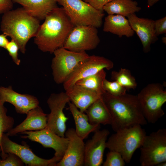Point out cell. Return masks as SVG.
I'll return each instance as SVG.
<instances>
[{"mask_svg":"<svg viewBox=\"0 0 166 166\" xmlns=\"http://www.w3.org/2000/svg\"><path fill=\"white\" fill-rule=\"evenodd\" d=\"M40 25L34 37V43L40 50L53 53L63 46L74 26L62 7L54 9Z\"/></svg>","mask_w":166,"mask_h":166,"instance_id":"obj_1","label":"cell"},{"mask_svg":"<svg viewBox=\"0 0 166 166\" xmlns=\"http://www.w3.org/2000/svg\"><path fill=\"white\" fill-rule=\"evenodd\" d=\"M102 97L111 115V125L114 131L147 124L136 95L126 93L115 96L105 91Z\"/></svg>","mask_w":166,"mask_h":166,"instance_id":"obj_2","label":"cell"},{"mask_svg":"<svg viewBox=\"0 0 166 166\" xmlns=\"http://www.w3.org/2000/svg\"><path fill=\"white\" fill-rule=\"evenodd\" d=\"M40 21L22 7L3 14L0 30L17 43L20 52L24 54L27 42L35 36L38 29Z\"/></svg>","mask_w":166,"mask_h":166,"instance_id":"obj_3","label":"cell"},{"mask_svg":"<svg viewBox=\"0 0 166 166\" xmlns=\"http://www.w3.org/2000/svg\"><path fill=\"white\" fill-rule=\"evenodd\" d=\"M115 132L107 140L106 148L119 152L128 163L135 152L141 146L146 135L145 130L141 125H136Z\"/></svg>","mask_w":166,"mask_h":166,"instance_id":"obj_4","label":"cell"},{"mask_svg":"<svg viewBox=\"0 0 166 166\" xmlns=\"http://www.w3.org/2000/svg\"><path fill=\"white\" fill-rule=\"evenodd\" d=\"M136 96L147 122L154 124L164 115L162 107L166 102V91L162 84H148Z\"/></svg>","mask_w":166,"mask_h":166,"instance_id":"obj_5","label":"cell"},{"mask_svg":"<svg viewBox=\"0 0 166 166\" xmlns=\"http://www.w3.org/2000/svg\"><path fill=\"white\" fill-rule=\"evenodd\" d=\"M62 6L74 26L91 25L97 28L102 24L103 12L98 10L83 0H57Z\"/></svg>","mask_w":166,"mask_h":166,"instance_id":"obj_6","label":"cell"},{"mask_svg":"<svg viewBox=\"0 0 166 166\" xmlns=\"http://www.w3.org/2000/svg\"><path fill=\"white\" fill-rule=\"evenodd\" d=\"M51 67L53 79L58 84H63L70 76L79 64L89 55L86 52H75L63 47L53 53Z\"/></svg>","mask_w":166,"mask_h":166,"instance_id":"obj_7","label":"cell"},{"mask_svg":"<svg viewBox=\"0 0 166 166\" xmlns=\"http://www.w3.org/2000/svg\"><path fill=\"white\" fill-rule=\"evenodd\" d=\"M142 166H156L166 161V129H160L145 136L140 147Z\"/></svg>","mask_w":166,"mask_h":166,"instance_id":"obj_8","label":"cell"},{"mask_svg":"<svg viewBox=\"0 0 166 166\" xmlns=\"http://www.w3.org/2000/svg\"><path fill=\"white\" fill-rule=\"evenodd\" d=\"M97 27L91 25L74 26L63 45L71 51L80 52L95 49L100 42Z\"/></svg>","mask_w":166,"mask_h":166,"instance_id":"obj_9","label":"cell"},{"mask_svg":"<svg viewBox=\"0 0 166 166\" xmlns=\"http://www.w3.org/2000/svg\"><path fill=\"white\" fill-rule=\"evenodd\" d=\"M2 159H4L6 153H13L18 156L24 164L28 166H55L59 161L54 156L49 159L41 158L35 155L29 146L24 142L22 144L17 143L10 139L6 133H4L2 138Z\"/></svg>","mask_w":166,"mask_h":166,"instance_id":"obj_10","label":"cell"},{"mask_svg":"<svg viewBox=\"0 0 166 166\" xmlns=\"http://www.w3.org/2000/svg\"><path fill=\"white\" fill-rule=\"evenodd\" d=\"M69 101L65 92L52 93L47 100L50 112L47 114L46 127L61 137H65L68 119L64 113V109Z\"/></svg>","mask_w":166,"mask_h":166,"instance_id":"obj_11","label":"cell"},{"mask_svg":"<svg viewBox=\"0 0 166 166\" xmlns=\"http://www.w3.org/2000/svg\"><path fill=\"white\" fill-rule=\"evenodd\" d=\"M114 66L110 60L98 55H89L82 61L70 76L63 84L65 90L75 85L79 80L95 74L105 69L109 70Z\"/></svg>","mask_w":166,"mask_h":166,"instance_id":"obj_12","label":"cell"},{"mask_svg":"<svg viewBox=\"0 0 166 166\" xmlns=\"http://www.w3.org/2000/svg\"><path fill=\"white\" fill-rule=\"evenodd\" d=\"M21 134L24 135L21 136L22 138L38 143L44 148L53 149L55 151L54 156L59 161L63 157L68 143L67 137L59 136L46 127L38 131H26Z\"/></svg>","mask_w":166,"mask_h":166,"instance_id":"obj_13","label":"cell"},{"mask_svg":"<svg viewBox=\"0 0 166 166\" xmlns=\"http://www.w3.org/2000/svg\"><path fill=\"white\" fill-rule=\"evenodd\" d=\"M68 139L67 148L62 159L55 166L84 165L85 144L83 140L76 134L75 129L69 128L65 133Z\"/></svg>","mask_w":166,"mask_h":166,"instance_id":"obj_14","label":"cell"},{"mask_svg":"<svg viewBox=\"0 0 166 166\" xmlns=\"http://www.w3.org/2000/svg\"><path fill=\"white\" fill-rule=\"evenodd\" d=\"M91 139L85 144L84 165L100 166L103 163L105 150L109 131L106 129L98 130Z\"/></svg>","mask_w":166,"mask_h":166,"instance_id":"obj_15","label":"cell"},{"mask_svg":"<svg viewBox=\"0 0 166 166\" xmlns=\"http://www.w3.org/2000/svg\"><path fill=\"white\" fill-rule=\"evenodd\" d=\"M127 18L132 29L141 42L143 52L148 53L151 50V45L158 39L155 31L154 20L139 18L135 13L129 15Z\"/></svg>","mask_w":166,"mask_h":166,"instance_id":"obj_16","label":"cell"},{"mask_svg":"<svg viewBox=\"0 0 166 166\" xmlns=\"http://www.w3.org/2000/svg\"><path fill=\"white\" fill-rule=\"evenodd\" d=\"M0 99L8 102L14 107L17 113L26 114L31 109L39 106V102L35 97L27 94H21L14 91L11 86H0Z\"/></svg>","mask_w":166,"mask_h":166,"instance_id":"obj_17","label":"cell"},{"mask_svg":"<svg viewBox=\"0 0 166 166\" xmlns=\"http://www.w3.org/2000/svg\"><path fill=\"white\" fill-rule=\"evenodd\" d=\"M26 119L20 124L7 132L9 136H13L26 131H36L45 128L47 114L38 106L29 111Z\"/></svg>","mask_w":166,"mask_h":166,"instance_id":"obj_18","label":"cell"},{"mask_svg":"<svg viewBox=\"0 0 166 166\" xmlns=\"http://www.w3.org/2000/svg\"><path fill=\"white\" fill-rule=\"evenodd\" d=\"M65 91L70 101L83 113L102 95L76 84Z\"/></svg>","mask_w":166,"mask_h":166,"instance_id":"obj_19","label":"cell"},{"mask_svg":"<svg viewBox=\"0 0 166 166\" xmlns=\"http://www.w3.org/2000/svg\"><path fill=\"white\" fill-rule=\"evenodd\" d=\"M21 5L27 12L40 21L57 7V0H12Z\"/></svg>","mask_w":166,"mask_h":166,"instance_id":"obj_20","label":"cell"},{"mask_svg":"<svg viewBox=\"0 0 166 166\" xmlns=\"http://www.w3.org/2000/svg\"><path fill=\"white\" fill-rule=\"evenodd\" d=\"M103 30L118 36L119 38L125 36H133L135 33L128 19L119 15H108L105 19Z\"/></svg>","mask_w":166,"mask_h":166,"instance_id":"obj_21","label":"cell"},{"mask_svg":"<svg viewBox=\"0 0 166 166\" xmlns=\"http://www.w3.org/2000/svg\"><path fill=\"white\" fill-rule=\"evenodd\" d=\"M68 104L75 122V131L81 138L84 140L91 133L100 129V124H93L90 123L86 114L80 111L70 101Z\"/></svg>","mask_w":166,"mask_h":166,"instance_id":"obj_22","label":"cell"},{"mask_svg":"<svg viewBox=\"0 0 166 166\" xmlns=\"http://www.w3.org/2000/svg\"><path fill=\"white\" fill-rule=\"evenodd\" d=\"M85 112L92 124L111 125L112 123L111 115L102 96L91 105Z\"/></svg>","mask_w":166,"mask_h":166,"instance_id":"obj_23","label":"cell"},{"mask_svg":"<svg viewBox=\"0 0 166 166\" xmlns=\"http://www.w3.org/2000/svg\"><path fill=\"white\" fill-rule=\"evenodd\" d=\"M141 8L133 0H113L103 7V11L108 15L116 14L127 17L140 11Z\"/></svg>","mask_w":166,"mask_h":166,"instance_id":"obj_24","label":"cell"},{"mask_svg":"<svg viewBox=\"0 0 166 166\" xmlns=\"http://www.w3.org/2000/svg\"><path fill=\"white\" fill-rule=\"evenodd\" d=\"M106 73L104 69L78 81L75 84L90 91L102 95L105 91L103 83L106 79Z\"/></svg>","mask_w":166,"mask_h":166,"instance_id":"obj_25","label":"cell"},{"mask_svg":"<svg viewBox=\"0 0 166 166\" xmlns=\"http://www.w3.org/2000/svg\"><path fill=\"white\" fill-rule=\"evenodd\" d=\"M111 78L118 82L127 90L135 89L137 84L131 71L125 68H121L118 71H113L111 73Z\"/></svg>","mask_w":166,"mask_h":166,"instance_id":"obj_26","label":"cell"},{"mask_svg":"<svg viewBox=\"0 0 166 166\" xmlns=\"http://www.w3.org/2000/svg\"><path fill=\"white\" fill-rule=\"evenodd\" d=\"M4 104L0 99V146L2 151V135L11 130L13 128L14 123V118L7 115V109L4 106Z\"/></svg>","mask_w":166,"mask_h":166,"instance_id":"obj_27","label":"cell"},{"mask_svg":"<svg viewBox=\"0 0 166 166\" xmlns=\"http://www.w3.org/2000/svg\"><path fill=\"white\" fill-rule=\"evenodd\" d=\"M103 88L109 94L115 96H119L125 94L127 89L115 81H111L106 79L103 83Z\"/></svg>","mask_w":166,"mask_h":166,"instance_id":"obj_28","label":"cell"},{"mask_svg":"<svg viewBox=\"0 0 166 166\" xmlns=\"http://www.w3.org/2000/svg\"><path fill=\"white\" fill-rule=\"evenodd\" d=\"M125 162L119 152L109 151L106 156L105 160L103 163V166H124Z\"/></svg>","mask_w":166,"mask_h":166,"instance_id":"obj_29","label":"cell"},{"mask_svg":"<svg viewBox=\"0 0 166 166\" xmlns=\"http://www.w3.org/2000/svg\"><path fill=\"white\" fill-rule=\"evenodd\" d=\"M24 164L18 156L12 153H6L4 159H0V166H23Z\"/></svg>","mask_w":166,"mask_h":166,"instance_id":"obj_30","label":"cell"},{"mask_svg":"<svg viewBox=\"0 0 166 166\" xmlns=\"http://www.w3.org/2000/svg\"><path fill=\"white\" fill-rule=\"evenodd\" d=\"M5 49L8 52L13 62L17 65H19L21 62V60L18 57L19 48L17 43L11 39L10 41H9Z\"/></svg>","mask_w":166,"mask_h":166,"instance_id":"obj_31","label":"cell"},{"mask_svg":"<svg viewBox=\"0 0 166 166\" xmlns=\"http://www.w3.org/2000/svg\"><path fill=\"white\" fill-rule=\"evenodd\" d=\"M154 29L156 35L166 33V17L154 21Z\"/></svg>","mask_w":166,"mask_h":166,"instance_id":"obj_32","label":"cell"},{"mask_svg":"<svg viewBox=\"0 0 166 166\" xmlns=\"http://www.w3.org/2000/svg\"><path fill=\"white\" fill-rule=\"evenodd\" d=\"M113 0H84L95 9L103 12L104 6Z\"/></svg>","mask_w":166,"mask_h":166,"instance_id":"obj_33","label":"cell"},{"mask_svg":"<svg viewBox=\"0 0 166 166\" xmlns=\"http://www.w3.org/2000/svg\"><path fill=\"white\" fill-rule=\"evenodd\" d=\"M13 6L12 0H0V14H4L12 10Z\"/></svg>","mask_w":166,"mask_h":166,"instance_id":"obj_34","label":"cell"},{"mask_svg":"<svg viewBox=\"0 0 166 166\" xmlns=\"http://www.w3.org/2000/svg\"><path fill=\"white\" fill-rule=\"evenodd\" d=\"M9 41L6 35L3 33L0 34V47L5 49Z\"/></svg>","mask_w":166,"mask_h":166,"instance_id":"obj_35","label":"cell"},{"mask_svg":"<svg viewBox=\"0 0 166 166\" xmlns=\"http://www.w3.org/2000/svg\"><path fill=\"white\" fill-rule=\"evenodd\" d=\"M148 6H152L157 2L160 0H146Z\"/></svg>","mask_w":166,"mask_h":166,"instance_id":"obj_36","label":"cell"},{"mask_svg":"<svg viewBox=\"0 0 166 166\" xmlns=\"http://www.w3.org/2000/svg\"><path fill=\"white\" fill-rule=\"evenodd\" d=\"M166 161L161 162L158 164L156 166H166Z\"/></svg>","mask_w":166,"mask_h":166,"instance_id":"obj_37","label":"cell"},{"mask_svg":"<svg viewBox=\"0 0 166 166\" xmlns=\"http://www.w3.org/2000/svg\"><path fill=\"white\" fill-rule=\"evenodd\" d=\"M162 41L163 43H164L165 44H166V37L163 36L161 38Z\"/></svg>","mask_w":166,"mask_h":166,"instance_id":"obj_38","label":"cell"},{"mask_svg":"<svg viewBox=\"0 0 166 166\" xmlns=\"http://www.w3.org/2000/svg\"><path fill=\"white\" fill-rule=\"evenodd\" d=\"M2 152V149H1V147L0 146V153H1Z\"/></svg>","mask_w":166,"mask_h":166,"instance_id":"obj_39","label":"cell"},{"mask_svg":"<svg viewBox=\"0 0 166 166\" xmlns=\"http://www.w3.org/2000/svg\"></svg>","mask_w":166,"mask_h":166,"instance_id":"obj_40","label":"cell"}]
</instances>
